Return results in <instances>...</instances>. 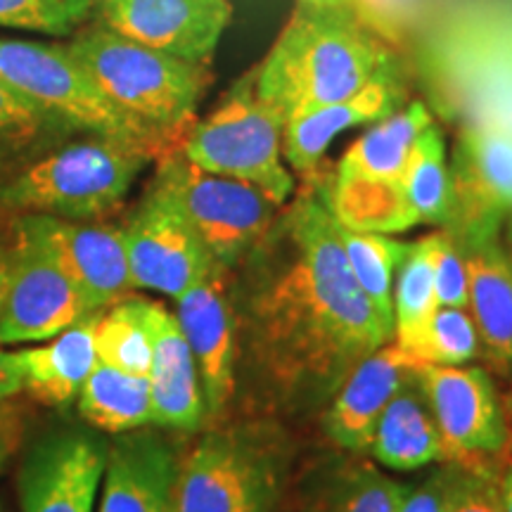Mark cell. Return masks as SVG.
<instances>
[{
    "label": "cell",
    "mask_w": 512,
    "mask_h": 512,
    "mask_svg": "<svg viewBox=\"0 0 512 512\" xmlns=\"http://www.w3.org/2000/svg\"><path fill=\"white\" fill-rule=\"evenodd\" d=\"M401 482L366 458L318 467L304 491L306 512H399Z\"/></svg>",
    "instance_id": "d4e9b609"
},
{
    "label": "cell",
    "mask_w": 512,
    "mask_h": 512,
    "mask_svg": "<svg viewBox=\"0 0 512 512\" xmlns=\"http://www.w3.org/2000/svg\"><path fill=\"white\" fill-rule=\"evenodd\" d=\"M482 354L479 335L467 309H437L420 363L430 366H467Z\"/></svg>",
    "instance_id": "836d02e7"
},
{
    "label": "cell",
    "mask_w": 512,
    "mask_h": 512,
    "mask_svg": "<svg viewBox=\"0 0 512 512\" xmlns=\"http://www.w3.org/2000/svg\"><path fill=\"white\" fill-rule=\"evenodd\" d=\"M8 278H10V247L0 245V306H3L5 290H8Z\"/></svg>",
    "instance_id": "60d3db41"
},
{
    "label": "cell",
    "mask_w": 512,
    "mask_h": 512,
    "mask_svg": "<svg viewBox=\"0 0 512 512\" xmlns=\"http://www.w3.org/2000/svg\"><path fill=\"white\" fill-rule=\"evenodd\" d=\"M439 309L434 287L432 254L427 235L408 247L394 280V335L396 344L420 363L434 313Z\"/></svg>",
    "instance_id": "83f0119b"
},
{
    "label": "cell",
    "mask_w": 512,
    "mask_h": 512,
    "mask_svg": "<svg viewBox=\"0 0 512 512\" xmlns=\"http://www.w3.org/2000/svg\"><path fill=\"white\" fill-rule=\"evenodd\" d=\"M22 444V415L10 403H0V472L8 467Z\"/></svg>",
    "instance_id": "74e56055"
},
{
    "label": "cell",
    "mask_w": 512,
    "mask_h": 512,
    "mask_svg": "<svg viewBox=\"0 0 512 512\" xmlns=\"http://www.w3.org/2000/svg\"><path fill=\"white\" fill-rule=\"evenodd\" d=\"M93 17L91 0H0V27L36 34H76Z\"/></svg>",
    "instance_id": "d6a6232c"
},
{
    "label": "cell",
    "mask_w": 512,
    "mask_h": 512,
    "mask_svg": "<svg viewBox=\"0 0 512 512\" xmlns=\"http://www.w3.org/2000/svg\"><path fill=\"white\" fill-rule=\"evenodd\" d=\"M15 226L55 261L93 313L110 309L136 290L121 228L46 214H22Z\"/></svg>",
    "instance_id": "7c38bea8"
},
{
    "label": "cell",
    "mask_w": 512,
    "mask_h": 512,
    "mask_svg": "<svg viewBox=\"0 0 512 512\" xmlns=\"http://www.w3.org/2000/svg\"><path fill=\"white\" fill-rule=\"evenodd\" d=\"M176 318L200 373L207 415H221L235 394L238 316L230 271L216 266L176 299Z\"/></svg>",
    "instance_id": "2e32d148"
},
{
    "label": "cell",
    "mask_w": 512,
    "mask_h": 512,
    "mask_svg": "<svg viewBox=\"0 0 512 512\" xmlns=\"http://www.w3.org/2000/svg\"><path fill=\"white\" fill-rule=\"evenodd\" d=\"M152 159L155 152L124 140H74L24 164L0 185V207L67 221L102 219L121 207Z\"/></svg>",
    "instance_id": "5b68a950"
},
{
    "label": "cell",
    "mask_w": 512,
    "mask_h": 512,
    "mask_svg": "<svg viewBox=\"0 0 512 512\" xmlns=\"http://www.w3.org/2000/svg\"><path fill=\"white\" fill-rule=\"evenodd\" d=\"M337 233L358 287L394 335V278L411 245L392 240L389 235L356 233L339 223Z\"/></svg>",
    "instance_id": "f1b7e54d"
},
{
    "label": "cell",
    "mask_w": 512,
    "mask_h": 512,
    "mask_svg": "<svg viewBox=\"0 0 512 512\" xmlns=\"http://www.w3.org/2000/svg\"><path fill=\"white\" fill-rule=\"evenodd\" d=\"M147 299L126 297L100 313L95 325L98 363L121 373L147 377L152 366V339L145 316Z\"/></svg>",
    "instance_id": "f546056e"
},
{
    "label": "cell",
    "mask_w": 512,
    "mask_h": 512,
    "mask_svg": "<svg viewBox=\"0 0 512 512\" xmlns=\"http://www.w3.org/2000/svg\"><path fill=\"white\" fill-rule=\"evenodd\" d=\"M387 46L351 8L299 3L266 60L252 72L256 98L287 121L347 100L392 67Z\"/></svg>",
    "instance_id": "7a4b0ae2"
},
{
    "label": "cell",
    "mask_w": 512,
    "mask_h": 512,
    "mask_svg": "<svg viewBox=\"0 0 512 512\" xmlns=\"http://www.w3.org/2000/svg\"><path fill=\"white\" fill-rule=\"evenodd\" d=\"M366 453L394 472H415L446 460L444 439L415 373L384 408Z\"/></svg>",
    "instance_id": "7402d4cb"
},
{
    "label": "cell",
    "mask_w": 512,
    "mask_h": 512,
    "mask_svg": "<svg viewBox=\"0 0 512 512\" xmlns=\"http://www.w3.org/2000/svg\"><path fill=\"white\" fill-rule=\"evenodd\" d=\"M64 46L119 112L164 145L176 147L195 124L211 79L207 64L138 46L102 24L79 29Z\"/></svg>",
    "instance_id": "3957f363"
},
{
    "label": "cell",
    "mask_w": 512,
    "mask_h": 512,
    "mask_svg": "<svg viewBox=\"0 0 512 512\" xmlns=\"http://www.w3.org/2000/svg\"><path fill=\"white\" fill-rule=\"evenodd\" d=\"M304 5H318V8H351V0H299Z\"/></svg>",
    "instance_id": "b9f144b4"
},
{
    "label": "cell",
    "mask_w": 512,
    "mask_h": 512,
    "mask_svg": "<svg viewBox=\"0 0 512 512\" xmlns=\"http://www.w3.org/2000/svg\"><path fill=\"white\" fill-rule=\"evenodd\" d=\"M290 465V439L271 422L216 427L181 456L176 512H273Z\"/></svg>",
    "instance_id": "277c9868"
},
{
    "label": "cell",
    "mask_w": 512,
    "mask_h": 512,
    "mask_svg": "<svg viewBox=\"0 0 512 512\" xmlns=\"http://www.w3.org/2000/svg\"><path fill=\"white\" fill-rule=\"evenodd\" d=\"M105 29L138 46L207 64L233 17L230 0H91Z\"/></svg>",
    "instance_id": "5bb4252c"
},
{
    "label": "cell",
    "mask_w": 512,
    "mask_h": 512,
    "mask_svg": "<svg viewBox=\"0 0 512 512\" xmlns=\"http://www.w3.org/2000/svg\"><path fill=\"white\" fill-rule=\"evenodd\" d=\"M420 363L399 344H382L332 394L323 418V430L332 444L351 453H366L377 420L411 380Z\"/></svg>",
    "instance_id": "ac0fdd59"
},
{
    "label": "cell",
    "mask_w": 512,
    "mask_h": 512,
    "mask_svg": "<svg viewBox=\"0 0 512 512\" xmlns=\"http://www.w3.org/2000/svg\"><path fill=\"white\" fill-rule=\"evenodd\" d=\"M316 188L332 219L356 233L394 235L420 223L401 181L337 169Z\"/></svg>",
    "instance_id": "cb8c5ba5"
},
{
    "label": "cell",
    "mask_w": 512,
    "mask_h": 512,
    "mask_svg": "<svg viewBox=\"0 0 512 512\" xmlns=\"http://www.w3.org/2000/svg\"><path fill=\"white\" fill-rule=\"evenodd\" d=\"M512 207V136L498 128L460 133L448 164V221L444 230L460 247L496 240Z\"/></svg>",
    "instance_id": "8fae6325"
},
{
    "label": "cell",
    "mask_w": 512,
    "mask_h": 512,
    "mask_svg": "<svg viewBox=\"0 0 512 512\" xmlns=\"http://www.w3.org/2000/svg\"><path fill=\"white\" fill-rule=\"evenodd\" d=\"M446 446V463H489L508 446V422L494 380L477 366L415 368Z\"/></svg>",
    "instance_id": "30bf717a"
},
{
    "label": "cell",
    "mask_w": 512,
    "mask_h": 512,
    "mask_svg": "<svg viewBox=\"0 0 512 512\" xmlns=\"http://www.w3.org/2000/svg\"><path fill=\"white\" fill-rule=\"evenodd\" d=\"M178 150L209 174L254 185L283 207L294 192V176L283 159V121L256 98L252 72L207 119L185 131Z\"/></svg>",
    "instance_id": "52a82bcc"
},
{
    "label": "cell",
    "mask_w": 512,
    "mask_h": 512,
    "mask_svg": "<svg viewBox=\"0 0 512 512\" xmlns=\"http://www.w3.org/2000/svg\"><path fill=\"white\" fill-rule=\"evenodd\" d=\"M467 313L475 320L479 347L503 373L512 370V264L496 240L465 245Z\"/></svg>",
    "instance_id": "44dd1931"
},
{
    "label": "cell",
    "mask_w": 512,
    "mask_h": 512,
    "mask_svg": "<svg viewBox=\"0 0 512 512\" xmlns=\"http://www.w3.org/2000/svg\"><path fill=\"white\" fill-rule=\"evenodd\" d=\"M121 233L133 287L140 290L178 299L216 268L195 228L155 183Z\"/></svg>",
    "instance_id": "9c48e42d"
},
{
    "label": "cell",
    "mask_w": 512,
    "mask_h": 512,
    "mask_svg": "<svg viewBox=\"0 0 512 512\" xmlns=\"http://www.w3.org/2000/svg\"><path fill=\"white\" fill-rule=\"evenodd\" d=\"M498 475L489 463H448L446 512H503Z\"/></svg>",
    "instance_id": "e575fe53"
},
{
    "label": "cell",
    "mask_w": 512,
    "mask_h": 512,
    "mask_svg": "<svg viewBox=\"0 0 512 512\" xmlns=\"http://www.w3.org/2000/svg\"><path fill=\"white\" fill-rule=\"evenodd\" d=\"M67 131L0 79V171L15 164H29L43 145Z\"/></svg>",
    "instance_id": "1f68e13d"
},
{
    "label": "cell",
    "mask_w": 512,
    "mask_h": 512,
    "mask_svg": "<svg viewBox=\"0 0 512 512\" xmlns=\"http://www.w3.org/2000/svg\"><path fill=\"white\" fill-rule=\"evenodd\" d=\"M401 185L422 223L446 226L448 221V164L437 126H427L415 140L403 169Z\"/></svg>",
    "instance_id": "4dcf8cb0"
},
{
    "label": "cell",
    "mask_w": 512,
    "mask_h": 512,
    "mask_svg": "<svg viewBox=\"0 0 512 512\" xmlns=\"http://www.w3.org/2000/svg\"><path fill=\"white\" fill-rule=\"evenodd\" d=\"M107 444L72 427L34 439L19 467L22 512H95Z\"/></svg>",
    "instance_id": "9a60e30c"
},
{
    "label": "cell",
    "mask_w": 512,
    "mask_h": 512,
    "mask_svg": "<svg viewBox=\"0 0 512 512\" xmlns=\"http://www.w3.org/2000/svg\"><path fill=\"white\" fill-rule=\"evenodd\" d=\"M498 484H501V503L503 512H512V463L501 470L498 475Z\"/></svg>",
    "instance_id": "ab89813d"
},
{
    "label": "cell",
    "mask_w": 512,
    "mask_h": 512,
    "mask_svg": "<svg viewBox=\"0 0 512 512\" xmlns=\"http://www.w3.org/2000/svg\"><path fill=\"white\" fill-rule=\"evenodd\" d=\"M159 185L200 235L216 266L233 271L266 238L285 207L254 185L200 169L176 147L157 157Z\"/></svg>",
    "instance_id": "ba28073f"
},
{
    "label": "cell",
    "mask_w": 512,
    "mask_h": 512,
    "mask_svg": "<svg viewBox=\"0 0 512 512\" xmlns=\"http://www.w3.org/2000/svg\"><path fill=\"white\" fill-rule=\"evenodd\" d=\"M0 79L67 131L143 145L157 157L171 150L119 112L67 46L0 38Z\"/></svg>",
    "instance_id": "8992f818"
},
{
    "label": "cell",
    "mask_w": 512,
    "mask_h": 512,
    "mask_svg": "<svg viewBox=\"0 0 512 512\" xmlns=\"http://www.w3.org/2000/svg\"><path fill=\"white\" fill-rule=\"evenodd\" d=\"M0 512H5V508H3V503H0Z\"/></svg>",
    "instance_id": "7bdbcfd3"
},
{
    "label": "cell",
    "mask_w": 512,
    "mask_h": 512,
    "mask_svg": "<svg viewBox=\"0 0 512 512\" xmlns=\"http://www.w3.org/2000/svg\"><path fill=\"white\" fill-rule=\"evenodd\" d=\"M147 328L152 339L150 394L152 425L159 430L195 432L207 418L202 382L176 313L164 304L145 302Z\"/></svg>",
    "instance_id": "d6986e66"
},
{
    "label": "cell",
    "mask_w": 512,
    "mask_h": 512,
    "mask_svg": "<svg viewBox=\"0 0 512 512\" xmlns=\"http://www.w3.org/2000/svg\"><path fill=\"white\" fill-rule=\"evenodd\" d=\"M240 266L238 347L242 337L254 370L285 406L332 399L351 370L392 337L358 287L316 185L280 211Z\"/></svg>",
    "instance_id": "6da1fadb"
},
{
    "label": "cell",
    "mask_w": 512,
    "mask_h": 512,
    "mask_svg": "<svg viewBox=\"0 0 512 512\" xmlns=\"http://www.w3.org/2000/svg\"><path fill=\"white\" fill-rule=\"evenodd\" d=\"M403 98L406 93H403L396 64H392L351 98L330 102V105L290 119L283 126V159L287 169L302 178L316 176L320 159L332 140L349 128L380 121L401 110Z\"/></svg>",
    "instance_id": "ffe728a7"
},
{
    "label": "cell",
    "mask_w": 512,
    "mask_h": 512,
    "mask_svg": "<svg viewBox=\"0 0 512 512\" xmlns=\"http://www.w3.org/2000/svg\"><path fill=\"white\" fill-rule=\"evenodd\" d=\"M76 406L83 422L98 432L117 437L140 430L152 425L150 380L98 363L83 382Z\"/></svg>",
    "instance_id": "484cf974"
},
{
    "label": "cell",
    "mask_w": 512,
    "mask_h": 512,
    "mask_svg": "<svg viewBox=\"0 0 512 512\" xmlns=\"http://www.w3.org/2000/svg\"><path fill=\"white\" fill-rule=\"evenodd\" d=\"M98 318L100 313H95L48 339V344L17 351L24 392H29L43 406H69L98 366V354H95Z\"/></svg>",
    "instance_id": "603a6c76"
},
{
    "label": "cell",
    "mask_w": 512,
    "mask_h": 512,
    "mask_svg": "<svg viewBox=\"0 0 512 512\" xmlns=\"http://www.w3.org/2000/svg\"><path fill=\"white\" fill-rule=\"evenodd\" d=\"M24 392L22 366H19L17 351L0 349V403L10 401L12 396Z\"/></svg>",
    "instance_id": "f35d334b"
},
{
    "label": "cell",
    "mask_w": 512,
    "mask_h": 512,
    "mask_svg": "<svg viewBox=\"0 0 512 512\" xmlns=\"http://www.w3.org/2000/svg\"><path fill=\"white\" fill-rule=\"evenodd\" d=\"M432 254L434 287L441 309H467V264L465 252L448 230L427 235Z\"/></svg>",
    "instance_id": "d590c367"
},
{
    "label": "cell",
    "mask_w": 512,
    "mask_h": 512,
    "mask_svg": "<svg viewBox=\"0 0 512 512\" xmlns=\"http://www.w3.org/2000/svg\"><path fill=\"white\" fill-rule=\"evenodd\" d=\"M181 453L162 430L124 432L107 444L98 512H176Z\"/></svg>",
    "instance_id": "e0dca14e"
},
{
    "label": "cell",
    "mask_w": 512,
    "mask_h": 512,
    "mask_svg": "<svg viewBox=\"0 0 512 512\" xmlns=\"http://www.w3.org/2000/svg\"><path fill=\"white\" fill-rule=\"evenodd\" d=\"M12 233L10 278L0 306V344L48 342L83 318L95 316L55 261L17 226Z\"/></svg>",
    "instance_id": "4fadbf2b"
},
{
    "label": "cell",
    "mask_w": 512,
    "mask_h": 512,
    "mask_svg": "<svg viewBox=\"0 0 512 512\" xmlns=\"http://www.w3.org/2000/svg\"><path fill=\"white\" fill-rule=\"evenodd\" d=\"M432 124L430 110L422 102H411L389 117L375 121V126L363 133L349 147L347 155L339 159L337 169L384 178V181H401L415 140Z\"/></svg>",
    "instance_id": "4316f807"
},
{
    "label": "cell",
    "mask_w": 512,
    "mask_h": 512,
    "mask_svg": "<svg viewBox=\"0 0 512 512\" xmlns=\"http://www.w3.org/2000/svg\"><path fill=\"white\" fill-rule=\"evenodd\" d=\"M448 467L432 472L425 479L401 486L399 512H446Z\"/></svg>",
    "instance_id": "8d00e7d4"
}]
</instances>
